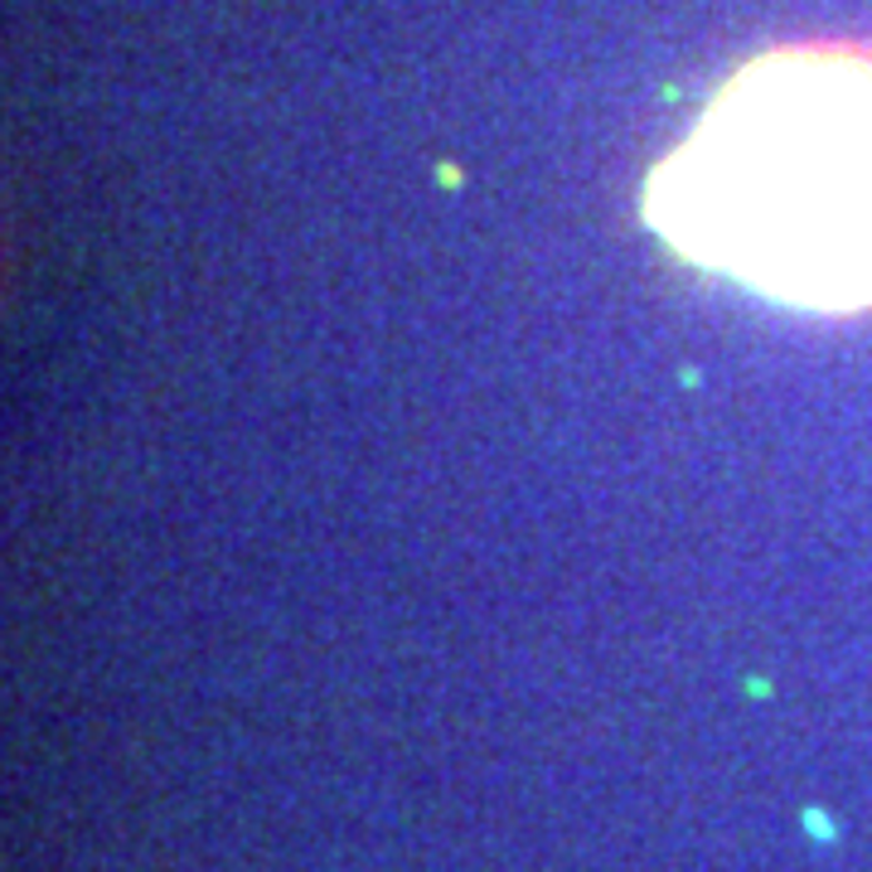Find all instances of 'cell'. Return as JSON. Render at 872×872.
Masks as SVG:
<instances>
[{
  "mask_svg": "<svg viewBox=\"0 0 872 872\" xmlns=\"http://www.w3.org/2000/svg\"><path fill=\"white\" fill-rule=\"evenodd\" d=\"M645 219L775 305H872V59L775 49L736 69L654 166Z\"/></svg>",
  "mask_w": 872,
  "mask_h": 872,
  "instance_id": "6da1fadb",
  "label": "cell"
}]
</instances>
